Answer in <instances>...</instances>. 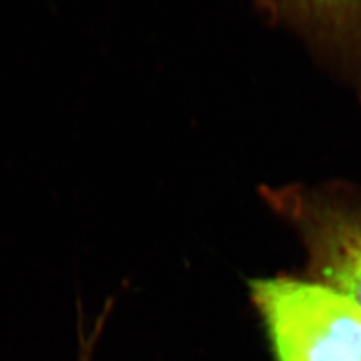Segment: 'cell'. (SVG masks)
Listing matches in <instances>:
<instances>
[{"mask_svg":"<svg viewBox=\"0 0 361 361\" xmlns=\"http://www.w3.org/2000/svg\"><path fill=\"white\" fill-rule=\"evenodd\" d=\"M98 338L94 336H82L78 338L77 361H94L97 353Z\"/></svg>","mask_w":361,"mask_h":361,"instance_id":"cell-4","label":"cell"},{"mask_svg":"<svg viewBox=\"0 0 361 361\" xmlns=\"http://www.w3.org/2000/svg\"><path fill=\"white\" fill-rule=\"evenodd\" d=\"M276 361H361V307L313 279L250 281Z\"/></svg>","mask_w":361,"mask_h":361,"instance_id":"cell-1","label":"cell"},{"mask_svg":"<svg viewBox=\"0 0 361 361\" xmlns=\"http://www.w3.org/2000/svg\"><path fill=\"white\" fill-rule=\"evenodd\" d=\"M277 21H286L314 42L334 50L361 47V0H253Z\"/></svg>","mask_w":361,"mask_h":361,"instance_id":"cell-3","label":"cell"},{"mask_svg":"<svg viewBox=\"0 0 361 361\" xmlns=\"http://www.w3.org/2000/svg\"><path fill=\"white\" fill-rule=\"evenodd\" d=\"M262 196L298 232L307 252L309 279L361 307V205L336 191L301 185L265 187Z\"/></svg>","mask_w":361,"mask_h":361,"instance_id":"cell-2","label":"cell"}]
</instances>
